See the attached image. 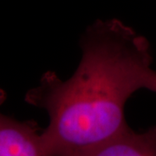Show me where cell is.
<instances>
[{
  "instance_id": "6da1fadb",
  "label": "cell",
  "mask_w": 156,
  "mask_h": 156,
  "mask_svg": "<svg viewBox=\"0 0 156 156\" xmlns=\"http://www.w3.org/2000/svg\"><path fill=\"white\" fill-rule=\"evenodd\" d=\"M80 47L71 77L47 71L24 97L49 115L41 132L47 156H86L128 130L126 103L152 64L148 41L118 19L91 23Z\"/></svg>"
},
{
  "instance_id": "7a4b0ae2",
  "label": "cell",
  "mask_w": 156,
  "mask_h": 156,
  "mask_svg": "<svg viewBox=\"0 0 156 156\" xmlns=\"http://www.w3.org/2000/svg\"><path fill=\"white\" fill-rule=\"evenodd\" d=\"M5 99V92L0 89V106ZM0 156H47L36 123L0 111Z\"/></svg>"
},
{
  "instance_id": "3957f363",
  "label": "cell",
  "mask_w": 156,
  "mask_h": 156,
  "mask_svg": "<svg viewBox=\"0 0 156 156\" xmlns=\"http://www.w3.org/2000/svg\"><path fill=\"white\" fill-rule=\"evenodd\" d=\"M86 156H156V126L140 133L129 128Z\"/></svg>"
},
{
  "instance_id": "277c9868",
  "label": "cell",
  "mask_w": 156,
  "mask_h": 156,
  "mask_svg": "<svg viewBox=\"0 0 156 156\" xmlns=\"http://www.w3.org/2000/svg\"><path fill=\"white\" fill-rule=\"evenodd\" d=\"M147 89L156 93V71L152 67L146 70L142 79V89Z\"/></svg>"
}]
</instances>
